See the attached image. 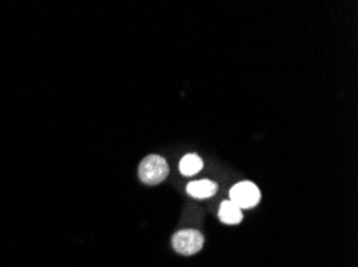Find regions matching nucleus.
I'll list each match as a JSON object with an SVG mask.
<instances>
[{"label":"nucleus","mask_w":358,"mask_h":267,"mask_svg":"<svg viewBox=\"0 0 358 267\" xmlns=\"http://www.w3.org/2000/svg\"><path fill=\"white\" fill-rule=\"evenodd\" d=\"M167 176H169V165L161 155H148L140 162L138 178L148 186H156L164 181Z\"/></svg>","instance_id":"1"},{"label":"nucleus","mask_w":358,"mask_h":267,"mask_svg":"<svg viewBox=\"0 0 358 267\" xmlns=\"http://www.w3.org/2000/svg\"><path fill=\"white\" fill-rule=\"evenodd\" d=\"M204 245V236L194 229H183L173 234L172 247L178 254L192 256L201 252Z\"/></svg>","instance_id":"2"},{"label":"nucleus","mask_w":358,"mask_h":267,"mask_svg":"<svg viewBox=\"0 0 358 267\" xmlns=\"http://www.w3.org/2000/svg\"><path fill=\"white\" fill-rule=\"evenodd\" d=\"M230 201H233L241 210L252 208L260 201V190L251 181H241L231 188Z\"/></svg>","instance_id":"3"},{"label":"nucleus","mask_w":358,"mask_h":267,"mask_svg":"<svg viewBox=\"0 0 358 267\" xmlns=\"http://www.w3.org/2000/svg\"><path fill=\"white\" fill-rule=\"evenodd\" d=\"M187 192L194 199H209L217 192V184L209 179H199V181L188 183Z\"/></svg>","instance_id":"4"},{"label":"nucleus","mask_w":358,"mask_h":267,"mask_svg":"<svg viewBox=\"0 0 358 267\" xmlns=\"http://www.w3.org/2000/svg\"><path fill=\"white\" fill-rule=\"evenodd\" d=\"M219 218L224 224L229 226H236L243 221V210L238 208V206L230 200H225L220 204L219 208Z\"/></svg>","instance_id":"5"},{"label":"nucleus","mask_w":358,"mask_h":267,"mask_svg":"<svg viewBox=\"0 0 358 267\" xmlns=\"http://www.w3.org/2000/svg\"><path fill=\"white\" fill-rule=\"evenodd\" d=\"M201 168H203V160L196 154H187L180 160V173L183 176H193L201 171Z\"/></svg>","instance_id":"6"}]
</instances>
